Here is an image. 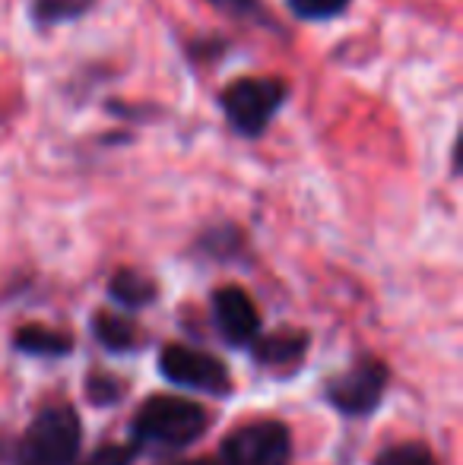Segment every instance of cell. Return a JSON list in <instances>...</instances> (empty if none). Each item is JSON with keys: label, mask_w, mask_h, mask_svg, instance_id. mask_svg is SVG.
Listing matches in <instances>:
<instances>
[{"label": "cell", "mask_w": 463, "mask_h": 465, "mask_svg": "<svg viewBox=\"0 0 463 465\" xmlns=\"http://www.w3.org/2000/svg\"><path fill=\"white\" fill-rule=\"evenodd\" d=\"M254 345H257L254 358L260 364H267V368H289V364H296L305 355L308 336L302 330H277L270 336L254 339Z\"/></svg>", "instance_id": "8"}, {"label": "cell", "mask_w": 463, "mask_h": 465, "mask_svg": "<svg viewBox=\"0 0 463 465\" xmlns=\"http://www.w3.org/2000/svg\"><path fill=\"white\" fill-rule=\"evenodd\" d=\"M80 440L83 430L74 405L51 402L25 428L16 447V465H76Z\"/></svg>", "instance_id": "3"}, {"label": "cell", "mask_w": 463, "mask_h": 465, "mask_svg": "<svg viewBox=\"0 0 463 465\" xmlns=\"http://www.w3.org/2000/svg\"><path fill=\"white\" fill-rule=\"evenodd\" d=\"M375 465H438V462H435V456L422 443H397V447L384 450L375 460Z\"/></svg>", "instance_id": "14"}, {"label": "cell", "mask_w": 463, "mask_h": 465, "mask_svg": "<svg viewBox=\"0 0 463 465\" xmlns=\"http://www.w3.org/2000/svg\"><path fill=\"white\" fill-rule=\"evenodd\" d=\"M13 345H16L23 355H35V358H61V355H70L74 349V339L61 330H51V326H23L16 330L13 336Z\"/></svg>", "instance_id": "9"}, {"label": "cell", "mask_w": 463, "mask_h": 465, "mask_svg": "<svg viewBox=\"0 0 463 465\" xmlns=\"http://www.w3.org/2000/svg\"><path fill=\"white\" fill-rule=\"evenodd\" d=\"M159 368L172 383L185 386V390H200L210 396H229L232 392V377L226 364L206 351L187 349V345H166L159 355Z\"/></svg>", "instance_id": "5"}, {"label": "cell", "mask_w": 463, "mask_h": 465, "mask_svg": "<svg viewBox=\"0 0 463 465\" xmlns=\"http://www.w3.org/2000/svg\"><path fill=\"white\" fill-rule=\"evenodd\" d=\"M286 102H289V83L283 76H241L219 93V111L241 140L264 136Z\"/></svg>", "instance_id": "1"}, {"label": "cell", "mask_w": 463, "mask_h": 465, "mask_svg": "<svg viewBox=\"0 0 463 465\" xmlns=\"http://www.w3.org/2000/svg\"><path fill=\"white\" fill-rule=\"evenodd\" d=\"M210 424L204 405L181 396H149L134 418V440L149 450H185Z\"/></svg>", "instance_id": "2"}, {"label": "cell", "mask_w": 463, "mask_h": 465, "mask_svg": "<svg viewBox=\"0 0 463 465\" xmlns=\"http://www.w3.org/2000/svg\"><path fill=\"white\" fill-rule=\"evenodd\" d=\"M134 462V450L130 447H115V443H108V447L96 450L93 456H89L83 465H130Z\"/></svg>", "instance_id": "16"}, {"label": "cell", "mask_w": 463, "mask_h": 465, "mask_svg": "<svg viewBox=\"0 0 463 465\" xmlns=\"http://www.w3.org/2000/svg\"><path fill=\"white\" fill-rule=\"evenodd\" d=\"M388 368L375 358H362L343 377L327 383V399L334 409H340L343 415H368L377 409L388 386Z\"/></svg>", "instance_id": "6"}, {"label": "cell", "mask_w": 463, "mask_h": 465, "mask_svg": "<svg viewBox=\"0 0 463 465\" xmlns=\"http://www.w3.org/2000/svg\"><path fill=\"white\" fill-rule=\"evenodd\" d=\"M352 0H286V10L298 23H330L349 10Z\"/></svg>", "instance_id": "13"}, {"label": "cell", "mask_w": 463, "mask_h": 465, "mask_svg": "<svg viewBox=\"0 0 463 465\" xmlns=\"http://www.w3.org/2000/svg\"><path fill=\"white\" fill-rule=\"evenodd\" d=\"M89 396H93V402H117L121 399V383H115V380L108 377H93L89 380Z\"/></svg>", "instance_id": "17"}, {"label": "cell", "mask_w": 463, "mask_h": 465, "mask_svg": "<svg viewBox=\"0 0 463 465\" xmlns=\"http://www.w3.org/2000/svg\"><path fill=\"white\" fill-rule=\"evenodd\" d=\"M210 6H216V10L229 13L235 19H254V23H260V19L267 16L264 13V0H206Z\"/></svg>", "instance_id": "15"}, {"label": "cell", "mask_w": 463, "mask_h": 465, "mask_svg": "<svg viewBox=\"0 0 463 465\" xmlns=\"http://www.w3.org/2000/svg\"><path fill=\"white\" fill-rule=\"evenodd\" d=\"M181 465H216L213 460H187V462H181Z\"/></svg>", "instance_id": "18"}, {"label": "cell", "mask_w": 463, "mask_h": 465, "mask_svg": "<svg viewBox=\"0 0 463 465\" xmlns=\"http://www.w3.org/2000/svg\"><path fill=\"white\" fill-rule=\"evenodd\" d=\"M99 0H32L29 16L38 29H55V25H67L86 16Z\"/></svg>", "instance_id": "11"}, {"label": "cell", "mask_w": 463, "mask_h": 465, "mask_svg": "<svg viewBox=\"0 0 463 465\" xmlns=\"http://www.w3.org/2000/svg\"><path fill=\"white\" fill-rule=\"evenodd\" d=\"M93 330H96V336H99V342L106 345V349H112V351L136 349V339H140V336H136V326L130 323V320L115 317V313H106V311L96 313Z\"/></svg>", "instance_id": "12"}, {"label": "cell", "mask_w": 463, "mask_h": 465, "mask_svg": "<svg viewBox=\"0 0 463 465\" xmlns=\"http://www.w3.org/2000/svg\"><path fill=\"white\" fill-rule=\"evenodd\" d=\"M108 294L117 304L130 307V311H140V307L153 304L156 301V282L149 276H143L140 270H117L112 282H108Z\"/></svg>", "instance_id": "10"}, {"label": "cell", "mask_w": 463, "mask_h": 465, "mask_svg": "<svg viewBox=\"0 0 463 465\" xmlns=\"http://www.w3.org/2000/svg\"><path fill=\"white\" fill-rule=\"evenodd\" d=\"M213 320L229 345H251L260 332V313L251 294L238 285H223L213 294Z\"/></svg>", "instance_id": "7"}, {"label": "cell", "mask_w": 463, "mask_h": 465, "mask_svg": "<svg viewBox=\"0 0 463 465\" xmlns=\"http://www.w3.org/2000/svg\"><path fill=\"white\" fill-rule=\"evenodd\" d=\"M292 453L289 428L279 421H254L226 437L216 465H286Z\"/></svg>", "instance_id": "4"}]
</instances>
